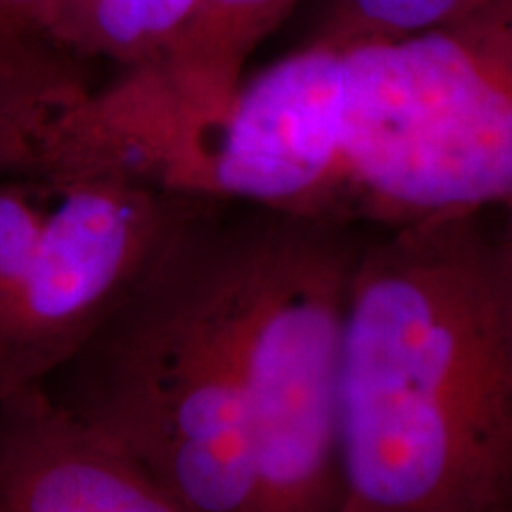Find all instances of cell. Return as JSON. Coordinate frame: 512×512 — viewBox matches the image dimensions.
<instances>
[{"instance_id": "cell-3", "label": "cell", "mask_w": 512, "mask_h": 512, "mask_svg": "<svg viewBox=\"0 0 512 512\" xmlns=\"http://www.w3.org/2000/svg\"><path fill=\"white\" fill-rule=\"evenodd\" d=\"M347 55V164L373 228L512 200V27L475 12Z\"/></svg>"}, {"instance_id": "cell-1", "label": "cell", "mask_w": 512, "mask_h": 512, "mask_svg": "<svg viewBox=\"0 0 512 512\" xmlns=\"http://www.w3.org/2000/svg\"><path fill=\"white\" fill-rule=\"evenodd\" d=\"M339 512H512L494 211L370 228L344 311Z\"/></svg>"}, {"instance_id": "cell-12", "label": "cell", "mask_w": 512, "mask_h": 512, "mask_svg": "<svg viewBox=\"0 0 512 512\" xmlns=\"http://www.w3.org/2000/svg\"><path fill=\"white\" fill-rule=\"evenodd\" d=\"M5 8L15 12L36 27L46 29L50 36H55V17H57V0H0ZM57 38V36H55Z\"/></svg>"}, {"instance_id": "cell-7", "label": "cell", "mask_w": 512, "mask_h": 512, "mask_svg": "<svg viewBox=\"0 0 512 512\" xmlns=\"http://www.w3.org/2000/svg\"><path fill=\"white\" fill-rule=\"evenodd\" d=\"M0 512H185L43 387L0 401Z\"/></svg>"}, {"instance_id": "cell-5", "label": "cell", "mask_w": 512, "mask_h": 512, "mask_svg": "<svg viewBox=\"0 0 512 512\" xmlns=\"http://www.w3.org/2000/svg\"><path fill=\"white\" fill-rule=\"evenodd\" d=\"M185 197L114 176L0 178V401L81 349Z\"/></svg>"}, {"instance_id": "cell-9", "label": "cell", "mask_w": 512, "mask_h": 512, "mask_svg": "<svg viewBox=\"0 0 512 512\" xmlns=\"http://www.w3.org/2000/svg\"><path fill=\"white\" fill-rule=\"evenodd\" d=\"M302 0H197L162 60L140 64L178 126V152L221 119L247 62ZM174 159V162H176Z\"/></svg>"}, {"instance_id": "cell-4", "label": "cell", "mask_w": 512, "mask_h": 512, "mask_svg": "<svg viewBox=\"0 0 512 512\" xmlns=\"http://www.w3.org/2000/svg\"><path fill=\"white\" fill-rule=\"evenodd\" d=\"M366 223L247 207L240 361L259 512L342 510V335Z\"/></svg>"}, {"instance_id": "cell-10", "label": "cell", "mask_w": 512, "mask_h": 512, "mask_svg": "<svg viewBox=\"0 0 512 512\" xmlns=\"http://www.w3.org/2000/svg\"><path fill=\"white\" fill-rule=\"evenodd\" d=\"M197 0H57L55 36L83 60L121 69L162 60Z\"/></svg>"}, {"instance_id": "cell-11", "label": "cell", "mask_w": 512, "mask_h": 512, "mask_svg": "<svg viewBox=\"0 0 512 512\" xmlns=\"http://www.w3.org/2000/svg\"><path fill=\"white\" fill-rule=\"evenodd\" d=\"M486 0H318L302 43L354 48L430 31L475 12Z\"/></svg>"}, {"instance_id": "cell-8", "label": "cell", "mask_w": 512, "mask_h": 512, "mask_svg": "<svg viewBox=\"0 0 512 512\" xmlns=\"http://www.w3.org/2000/svg\"><path fill=\"white\" fill-rule=\"evenodd\" d=\"M93 62L0 3V178H64Z\"/></svg>"}, {"instance_id": "cell-13", "label": "cell", "mask_w": 512, "mask_h": 512, "mask_svg": "<svg viewBox=\"0 0 512 512\" xmlns=\"http://www.w3.org/2000/svg\"><path fill=\"white\" fill-rule=\"evenodd\" d=\"M494 10L512 27V0H489Z\"/></svg>"}, {"instance_id": "cell-6", "label": "cell", "mask_w": 512, "mask_h": 512, "mask_svg": "<svg viewBox=\"0 0 512 512\" xmlns=\"http://www.w3.org/2000/svg\"><path fill=\"white\" fill-rule=\"evenodd\" d=\"M166 190L242 207L354 221L347 164V55L302 43L249 74L190 140Z\"/></svg>"}, {"instance_id": "cell-2", "label": "cell", "mask_w": 512, "mask_h": 512, "mask_svg": "<svg viewBox=\"0 0 512 512\" xmlns=\"http://www.w3.org/2000/svg\"><path fill=\"white\" fill-rule=\"evenodd\" d=\"M247 207L185 197L155 254L43 384L185 512H259L240 361Z\"/></svg>"}]
</instances>
